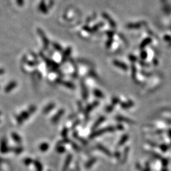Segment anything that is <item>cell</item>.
Returning <instances> with one entry per match:
<instances>
[{"label":"cell","instance_id":"3957f363","mask_svg":"<svg viewBox=\"0 0 171 171\" xmlns=\"http://www.w3.org/2000/svg\"><path fill=\"white\" fill-rule=\"evenodd\" d=\"M64 112H65V110L64 109H61L57 112L56 114L55 115H54L53 117H52V122L53 124H55L57 122H58L60 118L62 117L63 116V115L64 114Z\"/></svg>","mask_w":171,"mask_h":171},{"label":"cell","instance_id":"ba28073f","mask_svg":"<svg viewBox=\"0 0 171 171\" xmlns=\"http://www.w3.org/2000/svg\"><path fill=\"white\" fill-rule=\"evenodd\" d=\"M54 107H55V104H54V103H49V104H48L46 107L44 108L43 110V114L48 113L49 112H51V111L54 109Z\"/></svg>","mask_w":171,"mask_h":171},{"label":"cell","instance_id":"5bb4252c","mask_svg":"<svg viewBox=\"0 0 171 171\" xmlns=\"http://www.w3.org/2000/svg\"><path fill=\"white\" fill-rule=\"evenodd\" d=\"M48 148H49V144H48V143H42V144L39 146V149H40L41 151H47Z\"/></svg>","mask_w":171,"mask_h":171},{"label":"cell","instance_id":"83f0119b","mask_svg":"<svg viewBox=\"0 0 171 171\" xmlns=\"http://www.w3.org/2000/svg\"><path fill=\"white\" fill-rule=\"evenodd\" d=\"M1 112H0V115H1Z\"/></svg>","mask_w":171,"mask_h":171},{"label":"cell","instance_id":"4316f807","mask_svg":"<svg viewBox=\"0 0 171 171\" xmlns=\"http://www.w3.org/2000/svg\"><path fill=\"white\" fill-rule=\"evenodd\" d=\"M5 72V71L3 69H0V75H1V74H3V73Z\"/></svg>","mask_w":171,"mask_h":171},{"label":"cell","instance_id":"9a60e30c","mask_svg":"<svg viewBox=\"0 0 171 171\" xmlns=\"http://www.w3.org/2000/svg\"><path fill=\"white\" fill-rule=\"evenodd\" d=\"M93 94L95 96H96L97 98H103V94L98 90H94L93 91Z\"/></svg>","mask_w":171,"mask_h":171},{"label":"cell","instance_id":"d6986e66","mask_svg":"<svg viewBox=\"0 0 171 171\" xmlns=\"http://www.w3.org/2000/svg\"><path fill=\"white\" fill-rule=\"evenodd\" d=\"M56 149H57V151H58V152H59V153H63V152L65 151V149L63 147H62V146L58 147Z\"/></svg>","mask_w":171,"mask_h":171},{"label":"cell","instance_id":"30bf717a","mask_svg":"<svg viewBox=\"0 0 171 171\" xmlns=\"http://www.w3.org/2000/svg\"><path fill=\"white\" fill-rule=\"evenodd\" d=\"M72 156L71 154H69L67 157L66 160H65V163H64V170H66V169L68 168V166H69L70 163L72 161Z\"/></svg>","mask_w":171,"mask_h":171},{"label":"cell","instance_id":"8fae6325","mask_svg":"<svg viewBox=\"0 0 171 171\" xmlns=\"http://www.w3.org/2000/svg\"><path fill=\"white\" fill-rule=\"evenodd\" d=\"M11 137H12L13 140L17 143H22V138L18 134L15 132L11 133Z\"/></svg>","mask_w":171,"mask_h":171},{"label":"cell","instance_id":"7c38bea8","mask_svg":"<svg viewBox=\"0 0 171 171\" xmlns=\"http://www.w3.org/2000/svg\"><path fill=\"white\" fill-rule=\"evenodd\" d=\"M71 48H68V49H67V50L65 51V52L64 53V55H63L62 57V62H65L68 60V56H69L70 54H71Z\"/></svg>","mask_w":171,"mask_h":171},{"label":"cell","instance_id":"484cf974","mask_svg":"<svg viewBox=\"0 0 171 171\" xmlns=\"http://www.w3.org/2000/svg\"><path fill=\"white\" fill-rule=\"evenodd\" d=\"M78 106H79V110L82 111V110H83V106H82V104L81 102H79L78 103Z\"/></svg>","mask_w":171,"mask_h":171},{"label":"cell","instance_id":"6da1fadb","mask_svg":"<svg viewBox=\"0 0 171 171\" xmlns=\"http://www.w3.org/2000/svg\"><path fill=\"white\" fill-rule=\"evenodd\" d=\"M36 110V106L32 105V106H30V108H29L28 110L24 111V112H22L20 115H18V116L16 117V120H17V122L18 125H21V124L24 122V121H26V120L28 119L29 117L30 116V115L33 114Z\"/></svg>","mask_w":171,"mask_h":171},{"label":"cell","instance_id":"7402d4cb","mask_svg":"<svg viewBox=\"0 0 171 171\" xmlns=\"http://www.w3.org/2000/svg\"><path fill=\"white\" fill-rule=\"evenodd\" d=\"M14 151L16 152V153H20V152H21L22 151V148H20V147H19V148H15L14 150Z\"/></svg>","mask_w":171,"mask_h":171},{"label":"cell","instance_id":"277c9868","mask_svg":"<svg viewBox=\"0 0 171 171\" xmlns=\"http://www.w3.org/2000/svg\"><path fill=\"white\" fill-rule=\"evenodd\" d=\"M81 91H82V96L84 100H87V98H88V91H87V87L85 85V83L83 81L81 82Z\"/></svg>","mask_w":171,"mask_h":171},{"label":"cell","instance_id":"52a82bcc","mask_svg":"<svg viewBox=\"0 0 171 171\" xmlns=\"http://www.w3.org/2000/svg\"><path fill=\"white\" fill-rule=\"evenodd\" d=\"M17 84L15 81H12L11 83H9L7 86H6L5 89V91L6 93H9V92L11 91L14 88H15L17 87Z\"/></svg>","mask_w":171,"mask_h":171},{"label":"cell","instance_id":"8992f818","mask_svg":"<svg viewBox=\"0 0 171 171\" xmlns=\"http://www.w3.org/2000/svg\"><path fill=\"white\" fill-rule=\"evenodd\" d=\"M56 83L58 84H62L63 86H65V87H68V88L72 89V90H74L75 88V86H74V84H72V83H70V82H67V81H62V79H58V80H56Z\"/></svg>","mask_w":171,"mask_h":171},{"label":"cell","instance_id":"e0dca14e","mask_svg":"<svg viewBox=\"0 0 171 171\" xmlns=\"http://www.w3.org/2000/svg\"><path fill=\"white\" fill-rule=\"evenodd\" d=\"M140 26H141V24H131L128 25V27L130 29H136V28H138V27H140Z\"/></svg>","mask_w":171,"mask_h":171},{"label":"cell","instance_id":"2e32d148","mask_svg":"<svg viewBox=\"0 0 171 171\" xmlns=\"http://www.w3.org/2000/svg\"><path fill=\"white\" fill-rule=\"evenodd\" d=\"M97 148H98V149H100V150H101V151H103V152H104V153H106V154H110L109 151H108L107 149L105 148L104 147H103V146H102V145H101V144H98V145H97Z\"/></svg>","mask_w":171,"mask_h":171},{"label":"cell","instance_id":"44dd1931","mask_svg":"<svg viewBox=\"0 0 171 171\" xmlns=\"http://www.w3.org/2000/svg\"><path fill=\"white\" fill-rule=\"evenodd\" d=\"M37 63L38 62H28V65H30V66H35V65H37Z\"/></svg>","mask_w":171,"mask_h":171},{"label":"cell","instance_id":"ac0fdd59","mask_svg":"<svg viewBox=\"0 0 171 171\" xmlns=\"http://www.w3.org/2000/svg\"><path fill=\"white\" fill-rule=\"evenodd\" d=\"M68 129L66 128H65L63 129L62 132V136L64 138H66L67 136V134H68Z\"/></svg>","mask_w":171,"mask_h":171},{"label":"cell","instance_id":"4fadbf2b","mask_svg":"<svg viewBox=\"0 0 171 171\" xmlns=\"http://www.w3.org/2000/svg\"><path fill=\"white\" fill-rule=\"evenodd\" d=\"M104 120H105V118L103 117H100L94 122V125H93V129H95L96 128H98V127L100 125V124H101L102 122H103Z\"/></svg>","mask_w":171,"mask_h":171},{"label":"cell","instance_id":"d4e9b609","mask_svg":"<svg viewBox=\"0 0 171 171\" xmlns=\"http://www.w3.org/2000/svg\"><path fill=\"white\" fill-rule=\"evenodd\" d=\"M79 122H80V121H76V122H75V123H74V125H73V126H72V128H75V127L76 126H77V125H78V124H79Z\"/></svg>","mask_w":171,"mask_h":171},{"label":"cell","instance_id":"cb8c5ba5","mask_svg":"<svg viewBox=\"0 0 171 171\" xmlns=\"http://www.w3.org/2000/svg\"><path fill=\"white\" fill-rule=\"evenodd\" d=\"M72 147L74 148L75 150H79V147L75 144V143H72Z\"/></svg>","mask_w":171,"mask_h":171},{"label":"cell","instance_id":"5b68a950","mask_svg":"<svg viewBox=\"0 0 171 171\" xmlns=\"http://www.w3.org/2000/svg\"><path fill=\"white\" fill-rule=\"evenodd\" d=\"M98 103H99L98 102H94V103H91V104L87 105L85 109V112H84V113H85L84 114V115H85V117L88 116L89 113H90V112L93 110V109H94V107H96V106H97L98 105Z\"/></svg>","mask_w":171,"mask_h":171},{"label":"cell","instance_id":"ffe728a7","mask_svg":"<svg viewBox=\"0 0 171 171\" xmlns=\"http://www.w3.org/2000/svg\"><path fill=\"white\" fill-rule=\"evenodd\" d=\"M95 161H96V159H93L92 160H91V161L87 162V164H86V167H87V168L90 167H91L92 166V164H93V163H94Z\"/></svg>","mask_w":171,"mask_h":171},{"label":"cell","instance_id":"9c48e42d","mask_svg":"<svg viewBox=\"0 0 171 171\" xmlns=\"http://www.w3.org/2000/svg\"><path fill=\"white\" fill-rule=\"evenodd\" d=\"M0 149H1V151L2 152V153H5V152L8 151L7 145V141H6L5 139H3V140H1Z\"/></svg>","mask_w":171,"mask_h":171},{"label":"cell","instance_id":"603a6c76","mask_svg":"<svg viewBox=\"0 0 171 171\" xmlns=\"http://www.w3.org/2000/svg\"><path fill=\"white\" fill-rule=\"evenodd\" d=\"M54 46H55V49H56V50L59 51V52H61V51H62V48H61L60 46H59V45H54Z\"/></svg>","mask_w":171,"mask_h":171},{"label":"cell","instance_id":"7a4b0ae2","mask_svg":"<svg viewBox=\"0 0 171 171\" xmlns=\"http://www.w3.org/2000/svg\"><path fill=\"white\" fill-rule=\"evenodd\" d=\"M113 131V128H109L106 129H103L102 130H98V131H96L93 133H92V134L90 136V138L93 139L94 138H96V137L102 135V134H103L105 132H106V131Z\"/></svg>","mask_w":171,"mask_h":171}]
</instances>
